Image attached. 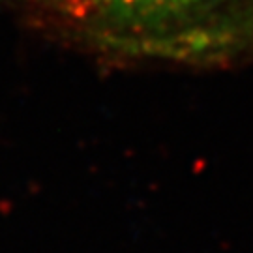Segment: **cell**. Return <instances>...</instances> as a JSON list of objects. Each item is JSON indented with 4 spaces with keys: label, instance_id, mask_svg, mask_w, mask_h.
<instances>
[{
    "label": "cell",
    "instance_id": "cell-1",
    "mask_svg": "<svg viewBox=\"0 0 253 253\" xmlns=\"http://www.w3.org/2000/svg\"><path fill=\"white\" fill-rule=\"evenodd\" d=\"M145 51L195 58L236 49L252 34L253 0H94Z\"/></svg>",
    "mask_w": 253,
    "mask_h": 253
}]
</instances>
